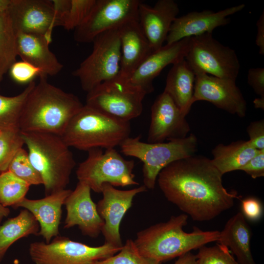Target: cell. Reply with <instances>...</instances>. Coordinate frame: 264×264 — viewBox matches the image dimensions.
<instances>
[{
  "label": "cell",
  "instance_id": "obj_34",
  "mask_svg": "<svg viewBox=\"0 0 264 264\" xmlns=\"http://www.w3.org/2000/svg\"><path fill=\"white\" fill-rule=\"evenodd\" d=\"M198 249L196 255L198 264H238L228 248L220 243L203 245Z\"/></svg>",
  "mask_w": 264,
  "mask_h": 264
},
{
  "label": "cell",
  "instance_id": "obj_28",
  "mask_svg": "<svg viewBox=\"0 0 264 264\" xmlns=\"http://www.w3.org/2000/svg\"><path fill=\"white\" fill-rule=\"evenodd\" d=\"M18 56L17 34L7 10L0 13V82Z\"/></svg>",
  "mask_w": 264,
  "mask_h": 264
},
{
  "label": "cell",
  "instance_id": "obj_27",
  "mask_svg": "<svg viewBox=\"0 0 264 264\" xmlns=\"http://www.w3.org/2000/svg\"><path fill=\"white\" fill-rule=\"evenodd\" d=\"M39 223L25 209L5 221L0 226V263L13 243L31 235H39Z\"/></svg>",
  "mask_w": 264,
  "mask_h": 264
},
{
  "label": "cell",
  "instance_id": "obj_23",
  "mask_svg": "<svg viewBox=\"0 0 264 264\" xmlns=\"http://www.w3.org/2000/svg\"><path fill=\"white\" fill-rule=\"evenodd\" d=\"M17 42L18 55L39 68L44 75L53 76L62 70L63 65L49 49L51 40L45 36L18 33Z\"/></svg>",
  "mask_w": 264,
  "mask_h": 264
},
{
  "label": "cell",
  "instance_id": "obj_3",
  "mask_svg": "<svg viewBox=\"0 0 264 264\" xmlns=\"http://www.w3.org/2000/svg\"><path fill=\"white\" fill-rule=\"evenodd\" d=\"M188 218L184 213L173 216L166 222L139 231L133 241L139 252L161 264L218 241L220 231L217 230L204 231L195 226L192 232H185L183 228Z\"/></svg>",
  "mask_w": 264,
  "mask_h": 264
},
{
  "label": "cell",
  "instance_id": "obj_42",
  "mask_svg": "<svg viewBox=\"0 0 264 264\" xmlns=\"http://www.w3.org/2000/svg\"><path fill=\"white\" fill-rule=\"evenodd\" d=\"M174 264H198L196 255L191 251L184 253L180 256Z\"/></svg>",
  "mask_w": 264,
  "mask_h": 264
},
{
  "label": "cell",
  "instance_id": "obj_33",
  "mask_svg": "<svg viewBox=\"0 0 264 264\" xmlns=\"http://www.w3.org/2000/svg\"><path fill=\"white\" fill-rule=\"evenodd\" d=\"M95 264H160L143 256L133 241L127 239L121 249L115 255Z\"/></svg>",
  "mask_w": 264,
  "mask_h": 264
},
{
  "label": "cell",
  "instance_id": "obj_38",
  "mask_svg": "<svg viewBox=\"0 0 264 264\" xmlns=\"http://www.w3.org/2000/svg\"><path fill=\"white\" fill-rule=\"evenodd\" d=\"M239 170L243 171L254 179L264 176V149L250 159Z\"/></svg>",
  "mask_w": 264,
  "mask_h": 264
},
{
  "label": "cell",
  "instance_id": "obj_43",
  "mask_svg": "<svg viewBox=\"0 0 264 264\" xmlns=\"http://www.w3.org/2000/svg\"><path fill=\"white\" fill-rule=\"evenodd\" d=\"M10 212V210L8 207H4L0 203V224L2 219L4 217H7Z\"/></svg>",
  "mask_w": 264,
  "mask_h": 264
},
{
  "label": "cell",
  "instance_id": "obj_25",
  "mask_svg": "<svg viewBox=\"0 0 264 264\" xmlns=\"http://www.w3.org/2000/svg\"><path fill=\"white\" fill-rule=\"evenodd\" d=\"M195 74L185 59L173 65L166 81L164 91L186 115L192 106Z\"/></svg>",
  "mask_w": 264,
  "mask_h": 264
},
{
  "label": "cell",
  "instance_id": "obj_13",
  "mask_svg": "<svg viewBox=\"0 0 264 264\" xmlns=\"http://www.w3.org/2000/svg\"><path fill=\"white\" fill-rule=\"evenodd\" d=\"M7 12L17 35H41L52 41L53 29L61 26L52 0H10Z\"/></svg>",
  "mask_w": 264,
  "mask_h": 264
},
{
  "label": "cell",
  "instance_id": "obj_15",
  "mask_svg": "<svg viewBox=\"0 0 264 264\" xmlns=\"http://www.w3.org/2000/svg\"><path fill=\"white\" fill-rule=\"evenodd\" d=\"M146 190L144 185L126 190L116 189L109 183L103 185V198L96 204V208L104 221L101 233L104 243L118 247L123 246L120 233L121 221L132 206L134 197Z\"/></svg>",
  "mask_w": 264,
  "mask_h": 264
},
{
  "label": "cell",
  "instance_id": "obj_20",
  "mask_svg": "<svg viewBox=\"0 0 264 264\" xmlns=\"http://www.w3.org/2000/svg\"><path fill=\"white\" fill-rule=\"evenodd\" d=\"M191 38V37H190ZM190 38L166 44L152 53L128 79L147 94L154 90L153 81L168 65L185 59L189 48Z\"/></svg>",
  "mask_w": 264,
  "mask_h": 264
},
{
  "label": "cell",
  "instance_id": "obj_2",
  "mask_svg": "<svg viewBox=\"0 0 264 264\" xmlns=\"http://www.w3.org/2000/svg\"><path fill=\"white\" fill-rule=\"evenodd\" d=\"M29 93L19 123L22 132H38L61 136L73 117L84 105L75 95L49 83L47 76Z\"/></svg>",
  "mask_w": 264,
  "mask_h": 264
},
{
  "label": "cell",
  "instance_id": "obj_35",
  "mask_svg": "<svg viewBox=\"0 0 264 264\" xmlns=\"http://www.w3.org/2000/svg\"><path fill=\"white\" fill-rule=\"evenodd\" d=\"M95 1L96 0H70L63 27L68 31L75 30L87 18Z\"/></svg>",
  "mask_w": 264,
  "mask_h": 264
},
{
  "label": "cell",
  "instance_id": "obj_5",
  "mask_svg": "<svg viewBox=\"0 0 264 264\" xmlns=\"http://www.w3.org/2000/svg\"><path fill=\"white\" fill-rule=\"evenodd\" d=\"M130 122L119 120L86 105L73 117L61 136L69 147L88 151L114 148L130 137Z\"/></svg>",
  "mask_w": 264,
  "mask_h": 264
},
{
  "label": "cell",
  "instance_id": "obj_41",
  "mask_svg": "<svg viewBox=\"0 0 264 264\" xmlns=\"http://www.w3.org/2000/svg\"><path fill=\"white\" fill-rule=\"evenodd\" d=\"M256 25L257 27V34L256 39V44L259 47V54H264V11L258 20Z\"/></svg>",
  "mask_w": 264,
  "mask_h": 264
},
{
  "label": "cell",
  "instance_id": "obj_8",
  "mask_svg": "<svg viewBox=\"0 0 264 264\" xmlns=\"http://www.w3.org/2000/svg\"><path fill=\"white\" fill-rule=\"evenodd\" d=\"M86 105L115 118L130 122L142 112L146 92L119 75L87 92Z\"/></svg>",
  "mask_w": 264,
  "mask_h": 264
},
{
  "label": "cell",
  "instance_id": "obj_6",
  "mask_svg": "<svg viewBox=\"0 0 264 264\" xmlns=\"http://www.w3.org/2000/svg\"><path fill=\"white\" fill-rule=\"evenodd\" d=\"M140 139V135L129 137L119 147L124 155L137 158L143 162V185L147 189H154L157 176L163 169L174 161L194 155L198 147V139L193 133L166 142H144Z\"/></svg>",
  "mask_w": 264,
  "mask_h": 264
},
{
  "label": "cell",
  "instance_id": "obj_7",
  "mask_svg": "<svg viewBox=\"0 0 264 264\" xmlns=\"http://www.w3.org/2000/svg\"><path fill=\"white\" fill-rule=\"evenodd\" d=\"M87 158L81 162L76 174L78 181L88 185L91 190L101 193L103 185L114 187L138 185L133 173L134 161L125 159L115 148H94L88 151Z\"/></svg>",
  "mask_w": 264,
  "mask_h": 264
},
{
  "label": "cell",
  "instance_id": "obj_31",
  "mask_svg": "<svg viewBox=\"0 0 264 264\" xmlns=\"http://www.w3.org/2000/svg\"><path fill=\"white\" fill-rule=\"evenodd\" d=\"M24 144V140L19 129L0 132V172L8 170L12 159Z\"/></svg>",
  "mask_w": 264,
  "mask_h": 264
},
{
  "label": "cell",
  "instance_id": "obj_22",
  "mask_svg": "<svg viewBox=\"0 0 264 264\" xmlns=\"http://www.w3.org/2000/svg\"><path fill=\"white\" fill-rule=\"evenodd\" d=\"M121 46L119 75L129 78L154 51L138 20L129 21L118 27Z\"/></svg>",
  "mask_w": 264,
  "mask_h": 264
},
{
  "label": "cell",
  "instance_id": "obj_45",
  "mask_svg": "<svg viewBox=\"0 0 264 264\" xmlns=\"http://www.w3.org/2000/svg\"><path fill=\"white\" fill-rule=\"evenodd\" d=\"M254 103L255 108H261L264 110V99L258 98L256 99L254 101Z\"/></svg>",
  "mask_w": 264,
  "mask_h": 264
},
{
  "label": "cell",
  "instance_id": "obj_10",
  "mask_svg": "<svg viewBox=\"0 0 264 264\" xmlns=\"http://www.w3.org/2000/svg\"><path fill=\"white\" fill-rule=\"evenodd\" d=\"M122 247L106 243L93 247L58 236L49 243H30L29 254L34 264H95L115 255Z\"/></svg>",
  "mask_w": 264,
  "mask_h": 264
},
{
  "label": "cell",
  "instance_id": "obj_29",
  "mask_svg": "<svg viewBox=\"0 0 264 264\" xmlns=\"http://www.w3.org/2000/svg\"><path fill=\"white\" fill-rule=\"evenodd\" d=\"M35 84L34 81H31L22 91L15 96H6L0 93V132L19 129L24 102Z\"/></svg>",
  "mask_w": 264,
  "mask_h": 264
},
{
  "label": "cell",
  "instance_id": "obj_9",
  "mask_svg": "<svg viewBox=\"0 0 264 264\" xmlns=\"http://www.w3.org/2000/svg\"><path fill=\"white\" fill-rule=\"evenodd\" d=\"M91 53L72 72L87 92L119 75L121 46L118 28L104 32L92 41Z\"/></svg>",
  "mask_w": 264,
  "mask_h": 264
},
{
  "label": "cell",
  "instance_id": "obj_39",
  "mask_svg": "<svg viewBox=\"0 0 264 264\" xmlns=\"http://www.w3.org/2000/svg\"><path fill=\"white\" fill-rule=\"evenodd\" d=\"M242 214L250 220H259L263 214V207L260 201L254 198H245L242 201Z\"/></svg>",
  "mask_w": 264,
  "mask_h": 264
},
{
  "label": "cell",
  "instance_id": "obj_40",
  "mask_svg": "<svg viewBox=\"0 0 264 264\" xmlns=\"http://www.w3.org/2000/svg\"><path fill=\"white\" fill-rule=\"evenodd\" d=\"M247 81L260 98L264 99V68H252L249 69Z\"/></svg>",
  "mask_w": 264,
  "mask_h": 264
},
{
  "label": "cell",
  "instance_id": "obj_14",
  "mask_svg": "<svg viewBox=\"0 0 264 264\" xmlns=\"http://www.w3.org/2000/svg\"><path fill=\"white\" fill-rule=\"evenodd\" d=\"M193 71L195 81L192 104L198 101H206L240 117L245 116L247 103L236 80L217 77L197 70Z\"/></svg>",
  "mask_w": 264,
  "mask_h": 264
},
{
  "label": "cell",
  "instance_id": "obj_12",
  "mask_svg": "<svg viewBox=\"0 0 264 264\" xmlns=\"http://www.w3.org/2000/svg\"><path fill=\"white\" fill-rule=\"evenodd\" d=\"M139 0H96L84 22L74 30V39L92 43L99 35L118 28L131 20H138Z\"/></svg>",
  "mask_w": 264,
  "mask_h": 264
},
{
  "label": "cell",
  "instance_id": "obj_16",
  "mask_svg": "<svg viewBox=\"0 0 264 264\" xmlns=\"http://www.w3.org/2000/svg\"><path fill=\"white\" fill-rule=\"evenodd\" d=\"M151 110L147 142H163L188 136L190 127L186 115L167 93L163 91L157 97Z\"/></svg>",
  "mask_w": 264,
  "mask_h": 264
},
{
  "label": "cell",
  "instance_id": "obj_18",
  "mask_svg": "<svg viewBox=\"0 0 264 264\" xmlns=\"http://www.w3.org/2000/svg\"><path fill=\"white\" fill-rule=\"evenodd\" d=\"M245 7L241 4L214 12L211 10L191 12L176 17L172 23L166 38V44H171L183 39L201 35L212 31L216 28L230 22L228 16Z\"/></svg>",
  "mask_w": 264,
  "mask_h": 264
},
{
  "label": "cell",
  "instance_id": "obj_21",
  "mask_svg": "<svg viewBox=\"0 0 264 264\" xmlns=\"http://www.w3.org/2000/svg\"><path fill=\"white\" fill-rule=\"evenodd\" d=\"M72 190L64 189L37 199L24 198L14 208L22 207L29 211L39 224V235L49 243L59 234L62 206Z\"/></svg>",
  "mask_w": 264,
  "mask_h": 264
},
{
  "label": "cell",
  "instance_id": "obj_24",
  "mask_svg": "<svg viewBox=\"0 0 264 264\" xmlns=\"http://www.w3.org/2000/svg\"><path fill=\"white\" fill-rule=\"evenodd\" d=\"M251 235L244 216L239 212L226 222L217 242L231 250L238 264H256L251 250Z\"/></svg>",
  "mask_w": 264,
  "mask_h": 264
},
{
  "label": "cell",
  "instance_id": "obj_37",
  "mask_svg": "<svg viewBox=\"0 0 264 264\" xmlns=\"http://www.w3.org/2000/svg\"><path fill=\"white\" fill-rule=\"evenodd\" d=\"M251 145L258 150L264 149V120L253 121L246 129Z\"/></svg>",
  "mask_w": 264,
  "mask_h": 264
},
{
  "label": "cell",
  "instance_id": "obj_26",
  "mask_svg": "<svg viewBox=\"0 0 264 264\" xmlns=\"http://www.w3.org/2000/svg\"><path fill=\"white\" fill-rule=\"evenodd\" d=\"M260 150L253 147L248 140H240L228 145L220 143L212 151L213 165L223 175L225 173L239 170Z\"/></svg>",
  "mask_w": 264,
  "mask_h": 264
},
{
  "label": "cell",
  "instance_id": "obj_46",
  "mask_svg": "<svg viewBox=\"0 0 264 264\" xmlns=\"http://www.w3.org/2000/svg\"><path fill=\"white\" fill-rule=\"evenodd\" d=\"M1 132H0V133Z\"/></svg>",
  "mask_w": 264,
  "mask_h": 264
},
{
  "label": "cell",
  "instance_id": "obj_11",
  "mask_svg": "<svg viewBox=\"0 0 264 264\" xmlns=\"http://www.w3.org/2000/svg\"><path fill=\"white\" fill-rule=\"evenodd\" d=\"M185 59L193 70L217 77L236 80L240 64L234 50L206 33L190 38Z\"/></svg>",
  "mask_w": 264,
  "mask_h": 264
},
{
  "label": "cell",
  "instance_id": "obj_4",
  "mask_svg": "<svg viewBox=\"0 0 264 264\" xmlns=\"http://www.w3.org/2000/svg\"><path fill=\"white\" fill-rule=\"evenodd\" d=\"M21 132L29 159L42 179L45 196L66 189L76 162L62 137L44 132Z\"/></svg>",
  "mask_w": 264,
  "mask_h": 264
},
{
  "label": "cell",
  "instance_id": "obj_19",
  "mask_svg": "<svg viewBox=\"0 0 264 264\" xmlns=\"http://www.w3.org/2000/svg\"><path fill=\"white\" fill-rule=\"evenodd\" d=\"M179 11L173 0H159L154 6L140 3L138 21L154 52L163 46Z\"/></svg>",
  "mask_w": 264,
  "mask_h": 264
},
{
  "label": "cell",
  "instance_id": "obj_30",
  "mask_svg": "<svg viewBox=\"0 0 264 264\" xmlns=\"http://www.w3.org/2000/svg\"><path fill=\"white\" fill-rule=\"evenodd\" d=\"M30 185L7 170L0 174V203L14 207L22 200Z\"/></svg>",
  "mask_w": 264,
  "mask_h": 264
},
{
  "label": "cell",
  "instance_id": "obj_36",
  "mask_svg": "<svg viewBox=\"0 0 264 264\" xmlns=\"http://www.w3.org/2000/svg\"><path fill=\"white\" fill-rule=\"evenodd\" d=\"M9 71L12 79L20 84L29 83L35 77L44 75L39 68L22 60L16 61Z\"/></svg>",
  "mask_w": 264,
  "mask_h": 264
},
{
  "label": "cell",
  "instance_id": "obj_32",
  "mask_svg": "<svg viewBox=\"0 0 264 264\" xmlns=\"http://www.w3.org/2000/svg\"><path fill=\"white\" fill-rule=\"evenodd\" d=\"M8 170L30 186L43 184L39 173L31 163L27 151L23 148L15 155Z\"/></svg>",
  "mask_w": 264,
  "mask_h": 264
},
{
  "label": "cell",
  "instance_id": "obj_17",
  "mask_svg": "<svg viewBox=\"0 0 264 264\" xmlns=\"http://www.w3.org/2000/svg\"><path fill=\"white\" fill-rule=\"evenodd\" d=\"M90 191L88 185L78 181L64 204L66 216L64 227L68 229L77 226L83 235L96 238L101 233L104 221L92 200Z\"/></svg>",
  "mask_w": 264,
  "mask_h": 264
},
{
  "label": "cell",
  "instance_id": "obj_44",
  "mask_svg": "<svg viewBox=\"0 0 264 264\" xmlns=\"http://www.w3.org/2000/svg\"><path fill=\"white\" fill-rule=\"evenodd\" d=\"M10 0H0V13L6 11L8 8Z\"/></svg>",
  "mask_w": 264,
  "mask_h": 264
},
{
  "label": "cell",
  "instance_id": "obj_1",
  "mask_svg": "<svg viewBox=\"0 0 264 264\" xmlns=\"http://www.w3.org/2000/svg\"><path fill=\"white\" fill-rule=\"evenodd\" d=\"M222 176L211 159L194 154L167 166L157 181L169 201L193 220L205 221L231 208L234 199L240 198L224 188Z\"/></svg>",
  "mask_w": 264,
  "mask_h": 264
}]
</instances>
